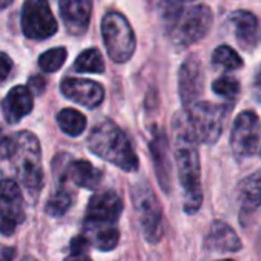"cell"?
I'll list each match as a JSON object with an SVG mask.
<instances>
[{
    "mask_svg": "<svg viewBox=\"0 0 261 261\" xmlns=\"http://www.w3.org/2000/svg\"><path fill=\"white\" fill-rule=\"evenodd\" d=\"M177 133L175 142V163L178 171V178L185 192L183 209L186 214H195L203 203V189L200 183V157L197 151V140L192 137L186 121Z\"/></svg>",
    "mask_w": 261,
    "mask_h": 261,
    "instance_id": "6da1fadb",
    "label": "cell"
},
{
    "mask_svg": "<svg viewBox=\"0 0 261 261\" xmlns=\"http://www.w3.org/2000/svg\"><path fill=\"white\" fill-rule=\"evenodd\" d=\"M89 149L100 159L121 171L133 172L139 168V159L123 130L112 121H100L89 134Z\"/></svg>",
    "mask_w": 261,
    "mask_h": 261,
    "instance_id": "7a4b0ae2",
    "label": "cell"
},
{
    "mask_svg": "<svg viewBox=\"0 0 261 261\" xmlns=\"http://www.w3.org/2000/svg\"><path fill=\"white\" fill-rule=\"evenodd\" d=\"M16 152L11 157L14 160L16 172L22 185L28 192L39 194L43 186V172L40 165V145L34 134L23 130L16 139Z\"/></svg>",
    "mask_w": 261,
    "mask_h": 261,
    "instance_id": "3957f363",
    "label": "cell"
},
{
    "mask_svg": "<svg viewBox=\"0 0 261 261\" xmlns=\"http://www.w3.org/2000/svg\"><path fill=\"white\" fill-rule=\"evenodd\" d=\"M188 109L189 114L185 117V121L192 137L200 143H215L223 130L227 109L207 101H197Z\"/></svg>",
    "mask_w": 261,
    "mask_h": 261,
    "instance_id": "277c9868",
    "label": "cell"
},
{
    "mask_svg": "<svg viewBox=\"0 0 261 261\" xmlns=\"http://www.w3.org/2000/svg\"><path fill=\"white\" fill-rule=\"evenodd\" d=\"M101 36L108 56L115 63H126L136 51V36L126 17L108 13L101 20Z\"/></svg>",
    "mask_w": 261,
    "mask_h": 261,
    "instance_id": "5b68a950",
    "label": "cell"
},
{
    "mask_svg": "<svg viewBox=\"0 0 261 261\" xmlns=\"http://www.w3.org/2000/svg\"><path fill=\"white\" fill-rule=\"evenodd\" d=\"M133 203L145 240L157 244L163 237V212L154 191L145 183L136 185L133 188Z\"/></svg>",
    "mask_w": 261,
    "mask_h": 261,
    "instance_id": "8992f818",
    "label": "cell"
},
{
    "mask_svg": "<svg viewBox=\"0 0 261 261\" xmlns=\"http://www.w3.org/2000/svg\"><path fill=\"white\" fill-rule=\"evenodd\" d=\"M212 25V11L206 5H195L180 11L174 17V40L180 45H192L201 40Z\"/></svg>",
    "mask_w": 261,
    "mask_h": 261,
    "instance_id": "52a82bcc",
    "label": "cell"
},
{
    "mask_svg": "<svg viewBox=\"0 0 261 261\" xmlns=\"http://www.w3.org/2000/svg\"><path fill=\"white\" fill-rule=\"evenodd\" d=\"M22 30L28 39L43 40L57 33V20L46 0H27L22 10Z\"/></svg>",
    "mask_w": 261,
    "mask_h": 261,
    "instance_id": "ba28073f",
    "label": "cell"
},
{
    "mask_svg": "<svg viewBox=\"0 0 261 261\" xmlns=\"http://www.w3.org/2000/svg\"><path fill=\"white\" fill-rule=\"evenodd\" d=\"M259 129V118L252 111H244L235 118L230 134V146L238 160L252 157L256 152Z\"/></svg>",
    "mask_w": 261,
    "mask_h": 261,
    "instance_id": "9c48e42d",
    "label": "cell"
},
{
    "mask_svg": "<svg viewBox=\"0 0 261 261\" xmlns=\"http://www.w3.org/2000/svg\"><path fill=\"white\" fill-rule=\"evenodd\" d=\"M123 212V201L120 195L114 191L98 192L91 197L85 223H95V224H115Z\"/></svg>",
    "mask_w": 261,
    "mask_h": 261,
    "instance_id": "30bf717a",
    "label": "cell"
},
{
    "mask_svg": "<svg viewBox=\"0 0 261 261\" xmlns=\"http://www.w3.org/2000/svg\"><path fill=\"white\" fill-rule=\"evenodd\" d=\"M204 88V72L201 62L197 57H189L178 72V92L186 108L197 103Z\"/></svg>",
    "mask_w": 261,
    "mask_h": 261,
    "instance_id": "8fae6325",
    "label": "cell"
},
{
    "mask_svg": "<svg viewBox=\"0 0 261 261\" xmlns=\"http://www.w3.org/2000/svg\"><path fill=\"white\" fill-rule=\"evenodd\" d=\"M62 92L66 98L86 106L97 108L105 98V89L100 83L88 79H65L60 85Z\"/></svg>",
    "mask_w": 261,
    "mask_h": 261,
    "instance_id": "7c38bea8",
    "label": "cell"
},
{
    "mask_svg": "<svg viewBox=\"0 0 261 261\" xmlns=\"http://www.w3.org/2000/svg\"><path fill=\"white\" fill-rule=\"evenodd\" d=\"M60 14L69 34L82 36L86 33L92 13L91 0H60Z\"/></svg>",
    "mask_w": 261,
    "mask_h": 261,
    "instance_id": "4fadbf2b",
    "label": "cell"
},
{
    "mask_svg": "<svg viewBox=\"0 0 261 261\" xmlns=\"http://www.w3.org/2000/svg\"><path fill=\"white\" fill-rule=\"evenodd\" d=\"M0 220L14 224L25 220L22 192L14 180H0Z\"/></svg>",
    "mask_w": 261,
    "mask_h": 261,
    "instance_id": "5bb4252c",
    "label": "cell"
},
{
    "mask_svg": "<svg viewBox=\"0 0 261 261\" xmlns=\"http://www.w3.org/2000/svg\"><path fill=\"white\" fill-rule=\"evenodd\" d=\"M238 201L241 224L247 226L249 220L261 206V171L241 180L238 185Z\"/></svg>",
    "mask_w": 261,
    "mask_h": 261,
    "instance_id": "9a60e30c",
    "label": "cell"
},
{
    "mask_svg": "<svg viewBox=\"0 0 261 261\" xmlns=\"http://www.w3.org/2000/svg\"><path fill=\"white\" fill-rule=\"evenodd\" d=\"M33 92L28 86H14L2 101L4 115L11 124L20 121L25 115H28L33 111Z\"/></svg>",
    "mask_w": 261,
    "mask_h": 261,
    "instance_id": "2e32d148",
    "label": "cell"
},
{
    "mask_svg": "<svg viewBox=\"0 0 261 261\" xmlns=\"http://www.w3.org/2000/svg\"><path fill=\"white\" fill-rule=\"evenodd\" d=\"M204 247L217 252H238L241 249V241L227 223L215 220L204 238Z\"/></svg>",
    "mask_w": 261,
    "mask_h": 261,
    "instance_id": "e0dca14e",
    "label": "cell"
},
{
    "mask_svg": "<svg viewBox=\"0 0 261 261\" xmlns=\"http://www.w3.org/2000/svg\"><path fill=\"white\" fill-rule=\"evenodd\" d=\"M151 152H152V159H154V166H155V172H157V178L160 186L163 188L165 192H169L171 188V162H169V145H168V139L165 136L163 130H160L159 134L154 136L152 142H151Z\"/></svg>",
    "mask_w": 261,
    "mask_h": 261,
    "instance_id": "ac0fdd59",
    "label": "cell"
},
{
    "mask_svg": "<svg viewBox=\"0 0 261 261\" xmlns=\"http://www.w3.org/2000/svg\"><path fill=\"white\" fill-rule=\"evenodd\" d=\"M85 235L94 247L103 252L115 249L120 240V232L115 224L85 223Z\"/></svg>",
    "mask_w": 261,
    "mask_h": 261,
    "instance_id": "d6986e66",
    "label": "cell"
},
{
    "mask_svg": "<svg viewBox=\"0 0 261 261\" xmlns=\"http://www.w3.org/2000/svg\"><path fill=\"white\" fill-rule=\"evenodd\" d=\"M230 22L233 25L238 43L246 49H252L256 43V17L249 11H235L230 16Z\"/></svg>",
    "mask_w": 261,
    "mask_h": 261,
    "instance_id": "ffe728a7",
    "label": "cell"
},
{
    "mask_svg": "<svg viewBox=\"0 0 261 261\" xmlns=\"http://www.w3.org/2000/svg\"><path fill=\"white\" fill-rule=\"evenodd\" d=\"M66 174L74 185L85 189H95L101 180V172L86 160L72 162Z\"/></svg>",
    "mask_w": 261,
    "mask_h": 261,
    "instance_id": "44dd1931",
    "label": "cell"
},
{
    "mask_svg": "<svg viewBox=\"0 0 261 261\" xmlns=\"http://www.w3.org/2000/svg\"><path fill=\"white\" fill-rule=\"evenodd\" d=\"M57 123L60 129L69 137H79L86 129V117L75 109H62L57 114Z\"/></svg>",
    "mask_w": 261,
    "mask_h": 261,
    "instance_id": "7402d4cb",
    "label": "cell"
},
{
    "mask_svg": "<svg viewBox=\"0 0 261 261\" xmlns=\"http://www.w3.org/2000/svg\"><path fill=\"white\" fill-rule=\"evenodd\" d=\"M74 68L77 72H92V74H100L105 71V63L101 59V54L91 48L83 51L74 63Z\"/></svg>",
    "mask_w": 261,
    "mask_h": 261,
    "instance_id": "603a6c76",
    "label": "cell"
},
{
    "mask_svg": "<svg viewBox=\"0 0 261 261\" xmlns=\"http://www.w3.org/2000/svg\"><path fill=\"white\" fill-rule=\"evenodd\" d=\"M71 206H72V194L68 189L60 188L48 200V203H46V214H49L51 217H62L63 214L68 212V209Z\"/></svg>",
    "mask_w": 261,
    "mask_h": 261,
    "instance_id": "cb8c5ba5",
    "label": "cell"
},
{
    "mask_svg": "<svg viewBox=\"0 0 261 261\" xmlns=\"http://www.w3.org/2000/svg\"><path fill=\"white\" fill-rule=\"evenodd\" d=\"M212 62L223 68V69H238L243 66V59L237 54V51H233L230 46L227 45H223V46H218L214 54H212Z\"/></svg>",
    "mask_w": 261,
    "mask_h": 261,
    "instance_id": "d4e9b609",
    "label": "cell"
},
{
    "mask_svg": "<svg viewBox=\"0 0 261 261\" xmlns=\"http://www.w3.org/2000/svg\"><path fill=\"white\" fill-rule=\"evenodd\" d=\"M66 57H68V53L65 48H53L39 57V66L45 72H56L63 66Z\"/></svg>",
    "mask_w": 261,
    "mask_h": 261,
    "instance_id": "484cf974",
    "label": "cell"
},
{
    "mask_svg": "<svg viewBox=\"0 0 261 261\" xmlns=\"http://www.w3.org/2000/svg\"><path fill=\"white\" fill-rule=\"evenodd\" d=\"M212 89L215 94H218L221 97L232 98L240 92V83L237 79H233L230 75H223L212 83Z\"/></svg>",
    "mask_w": 261,
    "mask_h": 261,
    "instance_id": "4316f807",
    "label": "cell"
},
{
    "mask_svg": "<svg viewBox=\"0 0 261 261\" xmlns=\"http://www.w3.org/2000/svg\"><path fill=\"white\" fill-rule=\"evenodd\" d=\"M16 139H11L8 134L4 133V129L0 127V160L11 159L16 152Z\"/></svg>",
    "mask_w": 261,
    "mask_h": 261,
    "instance_id": "83f0119b",
    "label": "cell"
},
{
    "mask_svg": "<svg viewBox=\"0 0 261 261\" xmlns=\"http://www.w3.org/2000/svg\"><path fill=\"white\" fill-rule=\"evenodd\" d=\"M89 240L86 235H79L74 237L71 241V253H88L89 249Z\"/></svg>",
    "mask_w": 261,
    "mask_h": 261,
    "instance_id": "f1b7e54d",
    "label": "cell"
},
{
    "mask_svg": "<svg viewBox=\"0 0 261 261\" xmlns=\"http://www.w3.org/2000/svg\"><path fill=\"white\" fill-rule=\"evenodd\" d=\"M11 69H13V62H11V59H10L7 54L0 53V83L7 80V77L10 75Z\"/></svg>",
    "mask_w": 261,
    "mask_h": 261,
    "instance_id": "f546056e",
    "label": "cell"
},
{
    "mask_svg": "<svg viewBox=\"0 0 261 261\" xmlns=\"http://www.w3.org/2000/svg\"><path fill=\"white\" fill-rule=\"evenodd\" d=\"M45 86H46V80L42 77V75H34L28 80V88L31 92H34L36 95L42 94L45 91Z\"/></svg>",
    "mask_w": 261,
    "mask_h": 261,
    "instance_id": "4dcf8cb0",
    "label": "cell"
},
{
    "mask_svg": "<svg viewBox=\"0 0 261 261\" xmlns=\"http://www.w3.org/2000/svg\"><path fill=\"white\" fill-rule=\"evenodd\" d=\"M185 2H192V0H165V4H166V7H168V14L175 17V16L180 13V7H181Z\"/></svg>",
    "mask_w": 261,
    "mask_h": 261,
    "instance_id": "1f68e13d",
    "label": "cell"
},
{
    "mask_svg": "<svg viewBox=\"0 0 261 261\" xmlns=\"http://www.w3.org/2000/svg\"><path fill=\"white\" fill-rule=\"evenodd\" d=\"M16 255V250L10 246L0 244V261H13Z\"/></svg>",
    "mask_w": 261,
    "mask_h": 261,
    "instance_id": "d6a6232c",
    "label": "cell"
},
{
    "mask_svg": "<svg viewBox=\"0 0 261 261\" xmlns=\"http://www.w3.org/2000/svg\"><path fill=\"white\" fill-rule=\"evenodd\" d=\"M65 261H92L88 253H71L69 256L65 258Z\"/></svg>",
    "mask_w": 261,
    "mask_h": 261,
    "instance_id": "836d02e7",
    "label": "cell"
},
{
    "mask_svg": "<svg viewBox=\"0 0 261 261\" xmlns=\"http://www.w3.org/2000/svg\"><path fill=\"white\" fill-rule=\"evenodd\" d=\"M11 2H13V0H0V10H4L8 5H11Z\"/></svg>",
    "mask_w": 261,
    "mask_h": 261,
    "instance_id": "e575fe53",
    "label": "cell"
},
{
    "mask_svg": "<svg viewBox=\"0 0 261 261\" xmlns=\"http://www.w3.org/2000/svg\"><path fill=\"white\" fill-rule=\"evenodd\" d=\"M22 261H37V259H36V258H33V256H25Z\"/></svg>",
    "mask_w": 261,
    "mask_h": 261,
    "instance_id": "d590c367",
    "label": "cell"
},
{
    "mask_svg": "<svg viewBox=\"0 0 261 261\" xmlns=\"http://www.w3.org/2000/svg\"><path fill=\"white\" fill-rule=\"evenodd\" d=\"M217 261H233V259H229V258H224V259H217Z\"/></svg>",
    "mask_w": 261,
    "mask_h": 261,
    "instance_id": "8d00e7d4",
    "label": "cell"
},
{
    "mask_svg": "<svg viewBox=\"0 0 261 261\" xmlns=\"http://www.w3.org/2000/svg\"><path fill=\"white\" fill-rule=\"evenodd\" d=\"M258 82L261 83V71H259V74H258Z\"/></svg>",
    "mask_w": 261,
    "mask_h": 261,
    "instance_id": "74e56055",
    "label": "cell"
}]
</instances>
